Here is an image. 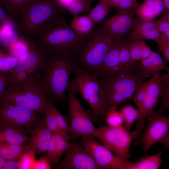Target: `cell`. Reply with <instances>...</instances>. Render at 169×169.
<instances>
[{
    "label": "cell",
    "mask_w": 169,
    "mask_h": 169,
    "mask_svg": "<svg viewBox=\"0 0 169 169\" xmlns=\"http://www.w3.org/2000/svg\"><path fill=\"white\" fill-rule=\"evenodd\" d=\"M51 164L46 156H42L38 160H35L32 169H50Z\"/></svg>",
    "instance_id": "cell-47"
},
{
    "label": "cell",
    "mask_w": 169,
    "mask_h": 169,
    "mask_svg": "<svg viewBox=\"0 0 169 169\" xmlns=\"http://www.w3.org/2000/svg\"><path fill=\"white\" fill-rule=\"evenodd\" d=\"M118 108L110 106L107 109L103 117L107 125L111 127H118L122 125L123 123L122 118Z\"/></svg>",
    "instance_id": "cell-34"
},
{
    "label": "cell",
    "mask_w": 169,
    "mask_h": 169,
    "mask_svg": "<svg viewBox=\"0 0 169 169\" xmlns=\"http://www.w3.org/2000/svg\"><path fill=\"white\" fill-rule=\"evenodd\" d=\"M164 7L166 11H169V0H161Z\"/></svg>",
    "instance_id": "cell-51"
},
{
    "label": "cell",
    "mask_w": 169,
    "mask_h": 169,
    "mask_svg": "<svg viewBox=\"0 0 169 169\" xmlns=\"http://www.w3.org/2000/svg\"><path fill=\"white\" fill-rule=\"evenodd\" d=\"M48 54L31 39L29 38L28 50L18 59L13 69L8 73L9 86H13L35 78H40V72Z\"/></svg>",
    "instance_id": "cell-8"
},
{
    "label": "cell",
    "mask_w": 169,
    "mask_h": 169,
    "mask_svg": "<svg viewBox=\"0 0 169 169\" xmlns=\"http://www.w3.org/2000/svg\"><path fill=\"white\" fill-rule=\"evenodd\" d=\"M18 58L0 48V71L9 73L16 65Z\"/></svg>",
    "instance_id": "cell-37"
},
{
    "label": "cell",
    "mask_w": 169,
    "mask_h": 169,
    "mask_svg": "<svg viewBox=\"0 0 169 169\" xmlns=\"http://www.w3.org/2000/svg\"><path fill=\"white\" fill-rule=\"evenodd\" d=\"M150 79L144 83L148 95L160 98L162 90V84L160 72H154Z\"/></svg>",
    "instance_id": "cell-31"
},
{
    "label": "cell",
    "mask_w": 169,
    "mask_h": 169,
    "mask_svg": "<svg viewBox=\"0 0 169 169\" xmlns=\"http://www.w3.org/2000/svg\"><path fill=\"white\" fill-rule=\"evenodd\" d=\"M37 0H0V3L15 20L22 10Z\"/></svg>",
    "instance_id": "cell-28"
},
{
    "label": "cell",
    "mask_w": 169,
    "mask_h": 169,
    "mask_svg": "<svg viewBox=\"0 0 169 169\" xmlns=\"http://www.w3.org/2000/svg\"><path fill=\"white\" fill-rule=\"evenodd\" d=\"M94 25L87 15H79L73 16L70 26L78 35L85 36L92 31Z\"/></svg>",
    "instance_id": "cell-25"
},
{
    "label": "cell",
    "mask_w": 169,
    "mask_h": 169,
    "mask_svg": "<svg viewBox=\"0 0 169 169\" xmlns=\"http://www.w3.org/2000/svg\"><path fill=\"white\" fill-rule=\"evenodd\" d=\"M129 40L123 38L119 41V53L121 65L122 67H131L136 64L132 60L128 46Z\"/></svg>",
    "instance_id": "cell-36"
},
{
    "label": "cell",
    "mask_w": 169,
    "mask_h": 169,
    "mask_svg": "<svg viewBox=\"0 0 169 169\" xmlns=\"http://www.w3.org/2000/svg\"><path fill=\"white\" fill-rule=\"evenodd\" d=\"M85 36L74 32L66 22L64 13L46 24L30 39L48 55L72 56Z\"/></svg>",
    "instance_id": "cell-3"
},
{
    "label": "cell",
    "mask_w": 169,
    "mask_h": 169,
    "mask_svg": "<svg viewBox=\"0 0 169 169\" xmlns=\"http://www.w3.org/2000/svg\"><path fill=\"white\" fill-rule=\"evenodd\" d=\"M160 34L156 28V21L143 20L134 18L127 39L155 41Z\"/></svg>",
    "instance_id": "cell-17"
},
{
    "label": "cell",
    "mask_w": 169,
    "mask_h": 169,
    "mask_svg": "<svg viewBox=\"0 0 169 169\" xmlns=\"http://www.w3.org/2000/svg\"><path fill=\"white\" fill-rule=\"evenodd\" d=\"M44 115L45 116L46 125L52 133L63 136L59 129L54 117L49 107V103Z\"/></svg>",
    "instance_id": "cell-40"
},
{
    "label": "cell",
    "mask_w": 169,
    "mask_h": 169,
    "mask_svg": "<svg viewBox=\"0 0 169 169\" xmlns=\"http://www.w3.org/2000/svg\"><path fill=\"white\" fill-rule=\"evenodd\" d=\"M64 158L57 164L59 169H98L92 156L83 146L75 142H69Z\"/></svg>",
    "instance_id": "cell-14"
},
{
    "label": "cell",
    "mask_w": 169,
    "mask_h": 169,
    "mask_svg": "<svg viewBox=\"0 0 169 169\" xmlns=\"http://www.w3.org/2000/svg\"></svg>",
    "instance_id": "cell-53"
},
{
    "label": "cell",
    "mask_w": 169,
    "mask_h": 169,
    "mask_svg": "<svg viewBox=\"0 0 169 169\" xmlns=\"http://www.w3.org/2000/svg\"><path fill=\"white\" fill-rule=\"evenodd\" d=\"M64 11L55 0H38L22 10L15 21L22 34L31 38Z\"/></svg>",
    "instance_id": "cell-4"
},
{
    "label": "cell",
    "mask_w": 169,
    "mask_h": 169,
    "mask_svg": "<svg viewBox=\"0 0 169 169\" xmlns=\"http://www.w3.org/2000/svg\"><path fill=\"white\" fill-rule=\"evenodd\" d=\"M166 62L169 63V38L160 34L155 41Z\"/></svg>",
    "instance_id": "cell-43"
},
{
    "label": "cell",
    "mask_w": 169,
    "mask_h": 169,
    "mask_svg": "<svg viewBox=\"0 0 169 169\" xmlns=\"http://www.w3.org/2000/svg\"><path fill=\"white\" fill-rule=\"evenodd\" d=\"M141 40H129L128 46L131 54L132 60L136 64L140 60L141 56Z\"/></svg>",
    "instance_id": "cell-42"
},
{
    "label": "cell",
    "mask_w": 169,
    "mask_h": 169,
    "mask_svg": "<svg viewBox=\"0 0 169 169\" xmlns=\"http://www.w3.org/2000/svg\"><path fill=\"white\" fill-rule=\"evenodd\" d=\"M29 150L28 145H10L0 142V156L8 160L18 158Z\"/></svg>",
    "instance_id": "cell-27"
},
{
    "label": "cell",
    "mask_w": 169,
    "mask_h": 169,
    "mask_svg": "<svg viewBox=\"0 0 169 169\" xmlns=\"http://www.w3.org/2000/svg\"><path fill=\"white\" fill-rule=\"evenodd\" d=\"M76 69L71 55H48L42 67L39 83L43 91L54 104H64L68 90L69 79Z\"/></svg>",
    "instance_id": "cell-1"
},
{
    "label": "cell",
    "mask_w": 169,
    "mask_h": 169,
    "mask_svg": "<svg viewBox=\"0 0 169 169\" xmlns=\"http://www.w3.org/2000/svg\"><path fill=\"white\" fill-rule=\"evenodd\" d=\"M28 133L30 134L28 145L29 150L33 149L37 154L46 151L52 133L46 125L45 118L39 119Z\"/></svg>",
    "instance_id": "cell-16"
},
{
    "label": "cell",
    "mask_w": 169,
    "mask_h": 169,
    "mask_svg": "<svg viewBox=\"0 0 169 169\" xmlns=\"http://www.w3.org/2000/svg\"><path fill=\"white\" fill-rule=\"evenodd\" d=\"M49 106L54 117L58 127L63 136L70 140V127L67 117L61 113L50 100L49 102Z\"/></svg>",
    "instance_id": "cell-29"
},
{
    "label": "cell",
    "mask_w": 169,
    "mask_h": 169,
    "mask_svg": "<svg viewBox=\"0 0 169 169\" xmlns=\"http://www.w3.org/2000/svg\"><path fill=\"white\" fill-rule=\"evenodd\" d=\"M6 161L5 159L0 156V169H1Z\"/></svg>",
    "instance_id": "cell-52"
},
{
    "label": "cell",
    "mask_w": 169,
    "mask_h": 169,
    "mask_svg": "<svg viewBox=\"0 0 169 169\" xmlns=\"http://www.w3.org/2000/svg\"><path fill=\"white\" fill-rule=\"evenodd\" d=\"M162 151L149 156H144L138 158V161L134 162L131 169H157L163 161Z\"/></svg>",
    "instance_id": "cell-26"
},
{
    "label": "cell",
    "mask_w": 169,
    "mask_h": 169,
    "mask_svg": "<svg viewBox=\"0 0 169 169\" xmlns=\"http://www.w3.org/2000/svg\"><path fill=\"white\" fill-rule=\"evenodd\" d=\"M68 89L81 95L90 108L93 120L103 117L106 111L102 92L98 80V73L90 74L76 69Z\"/></svg>",
    "instance_id": "cell-7"
},
{
    "label": "cell",
    "mask_w": 169,
    "mask_h": 169,
    "mask_svg": "<svg viewBox=\"0 0 169 169\" xmlns=\"http://www.w3.org/2000/svg\"><path fill=\"white\" fill-rule=\"evenodd\" d=\"M146 120V125L136 144L141 146L145 153L157 143H161L165 148L169 149V117L153 109L147 115Z\"/></svg>",
    "instance_id": "cell-11"
},
{
    "label": "cell",
    "mask_w": 169,
    "mask_h": 169,
    "mask_svg": "<svg viewBox=\"0 0 169 169\" xmlns=\"http://www.w3.org/2000/svg\"><path fill=\"white\" fill-rule=\"evenodd\" d=\"M64 11L69 12L73 16L88 13L92 8V0H55Z\"/></svg>",
    "instance_id": "cell-23"
},
{
    "label": "cell",
    "mask_w": 169,
    "mask_h": 169,
    "mask_svg": "<svg viewBox=\"0 0 169 169\" xmlns=\"http://www.w3.org/2000/svg\"><path fill=\"white\" fill-rule=\"evenodd\" d=\"M161 79L162 84L161 104L158 111L162 113L169 108V71L161 75Z\"/></svg>",
    "instance_id": "cell-35"
},
{
    "label": "cell",
    "mask_w": 169,
    "mask_h": 169,
    "mask_svg": "<svg viewBox=\"0 0 169 169\" xmlns=\"http://www.w3.org/2000/svg\"><path fill=\"white\" fill-rule=\"evenodd\" d=\"M29 141L23 132L8 126L0 125V142L10 145L24 144Z\"/></svg>",
    "instance_id": "cell-22"
},
{
    "label": "cell",
    "mask_w": 169,
    "mask_h": 169,
    "mask_svg": "<svg viewBox=\"0 0 169 169\" xmlns=\"http://www.w3.org/2000/svg\"><path fill=\"white\" fill-rule=\"evenodd\" d=\"M112 41L100 29L93 30L72 56L76 69L98 72Z\"/></svg>",
    "instance_id": "cell-5"
},
{
    "label": "cell",
    "mask_w": 169,
    "mask_h": 169,
    "mask_svg": "<svg viewBox=\"0 0 169 169\" xmlns=\"http://www.w3.org/2000/svg\"><path fill=\"white\" fill-rule=\"evenodd\" d=\"M149 58L152 66L153 73L159 72L162 70H165L166 72L169 71V68L166 65V62L158 53L153 51Z\"/></svg>",
    "instance_id": "cell-38"
},
{
    "label": "cell",
    "mask_w": 169,
    "mask_h": 169,
    "mask_svg": "<svg viewBox=\"0 0 169 169\" xmlns=\"http://www.w3.org/2000/svg\"><path fill=\"white\" fill-rule=\"evenodd\" d=\"M69 141L59 135L52 133L46 151V156L50 164H57L66 152Z\"/></svg>",
    "instance_id": "cell-19"
},
{
    "label": "cell",
    "mask_w": 169,
    "mask_h": 169,
    "mask_svg": "<svg viewBox=\"0 0 169 169\" xmlns=\"http://www.w3.org/2000/svg\"><path fill=\"white\" fill-rule=\"evenodd\" d=\"M10 17H12L0 3V23Z\"/></svg>",
    "instance_id": "cell-50"
},
{
    "label": "cell",
    "mask_w": 169,
    "mask_h": 169,
    "mask_svg": "<svg viewBox=\"0 0 169 169\" xmlns=\"http://www.w3.org/2000/svg\"><path fill=\"white\" fill-rule=\"evenodd\" d=\"M98 1V3L90 10L87 14L95 25L101 22L111 9L105 2L101 0Z\"/></svg>",
    "instance_id": "cell-32"
},
{
    "label": "cell",
    "mask_w": 169,
    "mask_h": 169,
    "mask_svg": "<svg viewBox=\"0 0 169 169\" xmlns=\"http://www.w3.org/2000/svg\"><path fill=\"white\" fill-rule=\"evenodd\" d=\"M35 152L33 149L28 150L20 157V169H32L35 159Z\"/></svg>",
    "instance_id": "cell-39"
},
{
    "label": "cell",
    "mask_w": 169,
    "mask_h": 169,
    "mask_svg": "<svg viewBox=\"0 0 169 169\" xmlns=\"http://www.w3.org/2000/svg\"><path fill=\"white\" fill-rule=\"evenodd\" d=\"M81 137L83 146L95 162L98 169H131L134 162L115 155L94 137Z\"/></svg>",
    "instance_id": "cell-12"
},
{
    "label": "cell",
    "mask_w": 169,
    "mask_h": 169,
    "mask_svg": "<svg viewBox=\"0 0 169 169\" xmlns=\"http://www.w3.org/2000/svg\"><path fill=\"white\" fill-rule=\"evenodd\" d=\"M101 0L106 3L111 9H115L117 13H120L135 12L138 5L137 0Z\"/></svg>",
    "instance_id": "cell-30"
},
{
    "label": "cell",
    "mask_w": 169,
    "mask_h": 169,
    "mask_svg": "<svg viewBox=\"0 0 169 169\" xmlns=\"http://www.w3.org/2000/svg\"><path fill=\"white\" fill-rule=\"evenodd\" d=\"M9 85L8 73L0 71V99L6 93Z\"/></svg>",
    "instance_id": "cell-46"
},
{
    "label": "cell",
    "mask_w": 169,
    "mask_h": 169,
    "mask_svg": "<svg viewBox=\"0 0 169 169\" xmlns=\"http://www.w3.org/2000/svg\"><path fill=\"white\" fill-rule=\"evenodd\" d=\"M119 110L122 118L124 127L126 130L130 131L138 117L137 110L129 104L121 107Z\"/></svg>",
    "instance_id": "cell-33"
},
{
    "label": "cell",
    "mask_w": 169,
    "mask_h": 169,
    "mask_svg": "<svg viewBox=\"0 0 169 169\" xmlns=\"http://www.w3.org/2000/svg\"><path fill=\"white\" fill-rule=\"evenodd\" d=\"M134 14V12L117 13L105 20L100 29L113 41L124 38L131 31Z\"/></svg>",
    "instance_id": "cell-15"
},
{
    "label": "cell",
    "mask_w": 169,
    "mask_h": 169,
    "mask_svg": "<svg viewBox=\"0 0 169 169\" xmlns=\"http://www.w3.org/2000/svg\"><path fill=\"white\" fill-rule=\"evenodd\" d=\"M142 131L136 128L130 132L124 125L111 127L101 125L96 128L95 138L120 158H136L130 154V148L132 141L140 136Z\"/></svg>",
    "instance_id": "cell-9"
},
{
    "label": "cell",
    "mask_w": 169,
    "mask_h": 169,
    "mask_svg": "<svg viewBox=\"0 0 169 169\" xmlns=\"http://www.w3.org/2000/svg\"><path fill=\"white\" fill-rule=\"evenodd\" d=\"M120 40L112 41L98 71V74L110 73L123 67L120 59Z\"/></svg>",
    "instance_id": "cell-21"
},
{
    "label": "cell",
    "mask_w": 169,
    "mask_h": 169,
    "mask_svg": "<svg viewBox=\"0 0 169 169\" xmlns=\"http://www.w3.org/2000/svg\"><path fill=\"white\" fill-rule=\"evenodd\" d=\"M146 79L137 63L123 67L112 72L98 74V80L101 89L106 110L131 100L138 86Z\"/></svg>",
    "instance_id": "cell-2"
},
{
    "label": "cell",
    "mask_w": 169,
    "mask_h": 169,
    "mask_svg": "<svg viewBox=\"0 0 169 169\" xmlns=\"http://www.w3.org/2000/svg\"><path fill=\"white\" fill-rule=\"evenodd\" d=\"M164 9L161 0H144L138 5L135 14L141 20H152Z\"/></svg>",
    "instance_id": "cell-20"
},
{
    "label": "cell",
    "mask_w": 169,
    "mask_h": 169,
    "mask_svg": "<svg viewBox=\"0 0 169 169\" xmlns=\"http://www.w3.org/2000/svg\"><path fill=\"white\" fill-rule=\"evenodd\" d=\"M41 117L36 112L26 108L1 101L0 125L13 127L25 133Z\"/></svg>",
    "instance_id": "cell-13"
},
{
    "label": "cell",
    "mask_w": 169,
    "mask_h": 169,
    "mask_svg": "<svg viewBox=\"0 0 169 169\" xmlns=\"http://www.w3.org/2000/svg\"><path fill=\"white\" fill-rule=\"evenodd\" d=\"M140 44L141 56L140 60L149 58L153 51L150 47L147 45L144 40H141Z\"/></svg>",
    "instance_id": "cell-48"
},
{
    "label": "cell",
    "mask_w": 169,
    "mask_h": 169,
    "mask_svg": "<svg viewBox=\"0 0 169 169\" xmlns=\"http://www.w3.org/2000/svg\"><path fill=\"white\" fill-rule=\"evenodd\" d=\"M156 21L157 29L160 34L169 38V11H166Z\"/></svg>",
    "instance_id": "cell-41"
},
{
    "label": "cell",
    "mask_w": 169,
    "mask_h": 169,
    "mask_svg": "<svg viewBox=\"0 0 169 169\" xmlns=\"http://www.w3.org/2000/svg\"><path fill=\"white\" fill-rule=\"evenodd\" d=\"M160 101L159 98L148 95L145 100L137 107L136 128L144 130L147 115Z\"/></svg>",
    "instance_id": "cell-24"
},
{
    "label": "cell",
    "mask_w": 169,
    "mask_h": 169,
    "mask_svg": "<svg viewBox=\"0 0 169 169\" xmlns=\"http://www.w3.org/2000/svg\"><path fill=\"white\" fill-rule=\"evenodd\" d=\"M40 78H32L8 86L1 101L44 114L50 100L41 87Z\"/></svg>",
    "instance_id": "cell-6"
},
{
    "label": "cell",
    "mask_w": 169,
    "mask_h": 169,
    "mask_svg": "<svg viewBox=\"0 0 169 169\" xmlns=\"http://www.w3.org/2000/svg\"><path fill=\"white\" fill-rule=\"evenodd\" d=\"M138 62L137 65L143 76L146 79L151 77L153 71L150 58H146Z\"/></svg>",
    "instance_id": "cell-44"
},
{
    "label": "cell",
    "mask_w": 169,
    "mask_h": 169,
    "mask_svg": "<svg viewBox=\"0 0 169 169\" xmlns=\"http://www.w3.org/2000/svg\"><path fill=\"white\" fill-rule=\"evenodd\" d=\"M134 94L133 100L138 107L145 100L148 95L143 82L138 86Z\"/></svg>",
    "instance_id": "cell-45"
},
{
    "label": "cell",
    "mask_w": 169,
    "mask_h": 169,
    "mask_svg": "<svg viewBox=\"0 0 169 169\" xmlns=\"http://www.w3.org/2000/svg\"><path fill=\"white\" fill-rule=\"evenodd\" d=\"M24 37L12 17L0 23V48L6 53L12 44Z\"/></svg>",
    "instance_id": "cell-18"
},
{
    "label": "cell",
    "mask_w": 169,
    "mask_h": 169,
    "mask_svg": "<svg viewBox=\"0 0 169 169\" xmlns=\"http://www.w3.org/2000/svg\"><path fill=\"white\" fill-rule=\"evenodd\" d=\"M20 157L6 160L1 169H20Z\"/></svg>",
    "instance_id": "cell-49"
},
{
    "label": "cell",
    "mask_w": 169,
    "mask_h": 169,
    "mask_svg": "<svg viewBox=\"0 0 169 169\" xmlns=\"http://www.w3.org/2000/svg\"><path fill=\"white\" fill-rule=\"evenodd\" d=\"M68 90V120L70 139L83 136L95 138L97 128L93 123L92 111L84 109L74 91Z\"/></svg>",
    "instance_id": "cell-10"
}]
</instances>
